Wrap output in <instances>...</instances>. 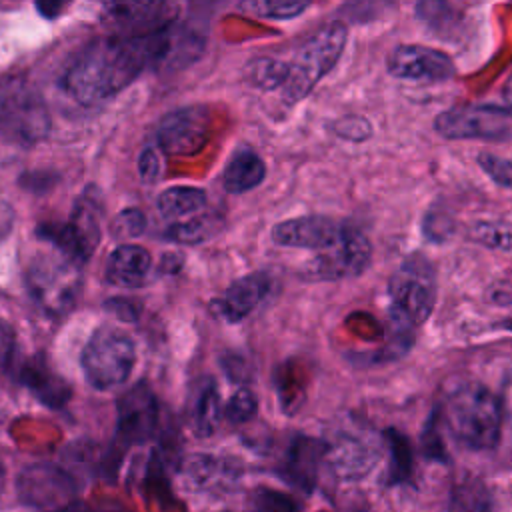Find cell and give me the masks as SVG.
I'll return each mask as SVG.
<instances>
[{"label":"cell","mask_w":512,"mask_h":512,"mask_svg":"<svg viewBox=\"0 0 512 512\" xmlns=\"http://www.w3.org/2000/svg\"><path fill=\"white\" fill-rule=\"evenodd\" d=\"M348 40V28L336 20L318 30L300 46L294 60L288 64V78L282 86L286 102L294 104L308 96L314 86L336 66Z\"/></svg>","instance_id":"obj_5"},{"label":"cell","mask_w":512,"mask_h":512,"mask_svg":"<svg viewBox=\"0 0 512 512\" xmlns=\"http://www.w3.org/2000/svg\"><path fill=\"white\" fill-rule=\"evenodd\" d=\"M18 498L38 512H66L78 498L76 480L56 464L26 466L16 480Z\"/></svg>","instance_id":"obj_9"},{"label":"cell","mask_w":512,"mask_h":512,"mask_svg":"<svg viewBox=\"0 0 512 512\" xmlns=\"http://www.w3.org/2000/svg\"><path fill=\"white\" fill-rule=\"evenodd\" d=\"M224 416L218 388L212 382L200 386L190 410V424L198 436H210Z\"/></svg>","instance_id":"obj_23"},{"label":"cell","mask_w":512,"mask_h":512,"mask_svg":"<svg viewBox=\"0 0 512 512\" xmlns=\"http://www.w3.org/2000/svg\"><path fill=\"white\" fill-rule=\"evenodd\" d=\"M136 348L132 338L118 328H98L82 350L86 380L98 390H112L124 384L134 368Z\"/></svg>","instance_id":"obj_6"},{"label":"cell","mask_w":512,"mask_h":512,"mask_svg":"<svg viewBox=\"0 0 512 512\" xmlns=\"http://www.w3.org/2000/svg\"><path fill=\"white\" fill-rule=\"evenodd\" d=\"M158 424V402L146 384L132 386L118 400V434L128 444L146 442Z\"/></svg>","instance_id":"obj_15"},{"label":"cell","mask_w":512,"mask_h":512,"mask_svg":"<svg viewBox=\"0 0 512 512\" xmlns=\"http://www.w3.org/2000/svg\"><path fill=\"white\" fill-rule=\"evenodd\" d=\"M450 512H492V498L488 488L474 478L454 484L450 494Z\"/></svg>","instance_id":"obj_24"},{"label":"cell","mask_w":512,"mask_h":512,"mask_svg":"<svg viewBox=\"0 0 512 512\" xmlns=\"http://www.w3.org/2000/svg\"><path fill=\"white\" fill-rule=\"evenodd\" d=\"M212 132V118L204 106H186L166 114L158 124V146L172 156L200 152Z\"/></svg>","instance_id":"obj_11"},{"label":"cell","mask_w":512,"mask_h":512,"mask_svg":"<svg viewBox=\"0 0 512 512\" xmlns=\"http://www.w3.org/2000/svg\"><path fill=\"white\" fill-rule=\"evenodd\" d=\"M434 130L450 140H510L512 110L494 104H466L440 112Z\"/></svg>","instance_id":"obj_8"},{"label":"cell","mask_w":512,"mask_h":512,"mask_svg":"<svg viewBox=\"0 0 512 512\" xmlns=\"http://www.w3.org/2000/svg\"><path fill=\"white\" fill-rule=\"evenodd\" d=\"M28 290L50 314L68 312L80 294V264L64 254H38L28 268Z\"/></svg>","instance_id":"obj_7"},{"label":"cell","mask_w":512,"mask_h":512,"mask_svg":"<svg viewBox=\"0 0 512 512\" xmlns=\"http://www.w3.org/2000/svg\"><path fill=\"white\" fill-rule=\"evenodd\" d=\"M266 176V164L264 160L252 150V148H238L224 172H222V186L230 194H242L262 184Z\"/></svg>","instance_id":"obj_21"},{"label":"cell","mask_w":512,"mask_h":512,"mask_svg":"<svg viewBox=\"0 0 512 512\" xmlns=\"http://www.w3.org/2000/svg\"><path fill=\"white\" fill-rule=\"evenodd\" d=\"M372 258V244L366 234L344 224L340 236L324 250L316 252L308 272L314 280H340L362 274Z\"/></svg>","instance_id":"obj_10"},{"label":"cell","mask_w":512,"mask_h":512,"mask_svg":"<svg viewBox=\"0 0 512 512\" xmlns=\"http://www.w3.org/2000/svg\"><path fill=\"white\" fill-rule=\"evenodd\" d=\"M390 320L396 334H410L422 326L436 304V270L422 254L408 256L388 282Z\"/></svg>","instance_id":"obj_3"},{"label":"cell","mask_w":512,"mask_h":512,"mask_svg":"<svg viewBox=\"0 0 512 512\" xmlns=\"http://www.w3.org/2000/svg\"><path fill=\"white\" fill-rule=\"evenodd\" d=\"M478 164L498 186L512 190V160L494 156L490 152H480Z\"/></svg>","instance_id":"obj_32"},{"label":"cell","mask_w":512,"mask_h":512,"mask_svg":"<svg viewBox=\"0 0 512 512\" xmlns=\"http://www.w3.org/2000/svg\"><path fill=\"white\" fill-rule=\"evenodd\" d=\"M210 234H212V220L208 216H196L186 222L172 224L166 232V236L172 242H180V244H198V242H204Z\"/></svg>","instance_id":"obj_28"},{"label":"cell","mask_w":512,"mask_h":512,"mask_svg":"<svg viewBox=\"0 0 512 512\" xmlns=\"http://www.w3.org/2000/svg\"><path fill=\"white\" fill-rule=\"evenodd\" d=\"M308 8V2H272V0H260L246 4V10L254 12L260 18L270 20H290L302 14Z\"/></svg>","instance_id":"obj_30"},{"label":"cell","mask_w":512,"mask_h":512,"mask_svg":"<svg viewBox=\"0 0 512 512\" xmlns=\"http://www.w3.org/2000/svg\"><path fill=\"white\" fill-rule=\"evenodd\" d=\"M268 278L262 272H254L234 280L222 298L214 302L216 312L224 316L228 322H240L246 318L266 296L268 292Z\"/></svg>","instance_id":"obj_19"},{"label":"cell","mask_w":512,"mask_h":512,"mask_svg":"<svg viewBox=\"0 0 512 512\" xmlns=\"http://www.w3.org/2000/svg\"><path fill=\"white\" fill-rule=\"evenodd\" d=\"M50 132V112L32 80L12 74L0 80V136L12 144L34 146Z\"/></svg>","instance_id":"obj_4"},{"label":"cell","mask_w":512,"mask_h":512,"mask_svg":"<svg viewBox=\"0 0 512 512\" xmlns=\"http://www.w3.org/2000/svg\"><path fill=\"white\" fill-rule=\"evenodd\" d=\"M470 238L492 250H512V222L480 220L472 224Z\"/></svg>","instance_id":"obj_26"},{"label":"cell","mask_w":512,"mask_h":512,"mask_svg":"<svg viewBox=\"0 0 512 512\" xmlns=\"http://www.w3.org/2000/svg\"><path fill=\"white\" fill-rule=\"evenodd\" d=\"M152 258L148 250L138 244H122L110 256L106 264V278L124 288H134L148 276Z\"/></svg>","instance_id":"obj_20"},{"label":"cell","mask_w":512,"mask_h":512,"mask_svg":"<svg viewBox=\"0 0 512 512\" xmlns=\"http://www.w3.org/2000/svg\"><path fill=\"white\" fill-rule=\"evenodd\" d=\"M206 202L208 198L202 188L172 186L158 196L156 206L166 220H178V218H186L200 212L206 206Z\"/></svg>","instance_id":"obj_22"},{"label":"cell","mask_w":512,"mask_h":512,"mask_svg":"<svg viewBox=\"0 0 512 512\" xmlns=\"http://www.w3.org/2000/svg\"><path fill=\"white\" fill-rule=\"evenodd\" d=\"M174 6L162 2H114L102 8L100 20L112 36H146L166 30Z\"/></svg>","instance_id":"obj_13"},{"label":"cell","mask_w":512,"mask_h":512,"mask_svg":"<svg viewBox=\"0 0 512 512\" xmlns=\"http://www.w3.org/2000/svg\"><path fill=\"white\" fill-rule=\"evenodd\" d=\"M256 410H258L256 396L250 390L240 388L238 392L232 394V398L224 406V418L230 420L232 424H242V422H248L256 414Z\"/></svg>","instance_id":"obj_31"},{"label":"cell","mask_w":512,"mask_h":512,"mask_svg":"<svg viewBox=\"0 0 512 512\" xmlns=\"http://www.w3.org/2000/svg\"><path fill=\"white\" fill-rule=\"evenodd\" d=\"M388 448H390V468H388V482L400 484L410 478L412 472V452L408 440L398 430H386L384 434Z\"/></svg>","instance_id":"obj_25"},{"label":"cell","mask_w":512,"mask_h":512,"mask_svg":"<svg viewBox=\"0 0 512 512\" xmlns=\"http://www.w3.org/2000/svg\"><path fill=\"white\" fill-rule=\"evenodd\" d=\"M172 46L166 30L146 36H110L84 48L66 68L62 86L82 106H94L124 90L148 64L162 60Z\"/></svg>","instance_id":"obj_1"},{"label":"cell","mask_w":512,"mask_h":512,"mask_svg":"<svg viewBox=\"0 0 512 512\" xmlns=\"http://www.w3.org/2000/svg\"><path fill=\"white\" fill-rule=\"evenodd\" d=\"M12 222H14V210L10 202L0 194V240L12 230Z\"/></svg>","instance_id":"obj_36"},{"label":"cell","mask_w":512,"mask_h":512,"mask_svg":"<svg viewBox=\"0 0 512 512\" xmlns=\"http://www.w3.org/2000/svg\"><path fill=\"white\" fill-rule=\"evenodd\" d=\"M40 234L56 248V252L76 264H82L98 246V218L90 206L78 204L66 222L44 224Z\"/></svg>","instance_id":"obj_12"},{"label":"cell","mask_w":512,"mask_h":512,"mask_svg":"<svg viewBox=\"0 0 512 512\" xmlns=\"http://www.w3.org/2000/svg\"><path fill=\"white\" fill-rule=\"evenodd\" d=\"M144 228H146V216L138 208L122 210L112 222V232L118 238H136L142 234Z\"/></svg>","instance_id":"obj_34"},{"label":"cell","mask_w":512,"mask_h":512,"mask_svg":"<svg viewBox=\"0 0 512 512\" xmlns=\"http://www.w3.org/2000/svg\"><path fill=\"white\" fill-rule=\"evenodd\" d=\"M380 458L378 446L356 434H340L334 442L326 444L324 460L336 476L344 480L364 478Z\"/></svg>","instance_id":"obj_17"},{"label":"cell","mask_w":512,"mask_h":512,"mask_svg":"<svg viewBox=\"0 0 512 512\" xmlns=\"http://www.w3.org/2000/svg\"><path fill=\"white\" fill-rule=\"evenodd\" d=\"M252 512H298V504L286 492L258 488L252 498Z\"/></svg>","instance_id":"obj_29"},{"label":"cell","mask_w":512,"mask_h":512,"mask_svg":"<svg viewBox=\"0 0 512 512\" xmlns=\"http://www.w3.org/2000/svg\"><path fill=\"white\" fill-rule=\"evenodd\" d=\"M332 130L344 138V140H352V142H362L366 140L370 134H372V126L366 118L358 116V114H348V116H342L334 122Z\"/></svg>","instance_id":"obj_33"},{"label":"cell","mask_w":512,"mask_h":512,"mask_svg":"<svg viewBox=\"0 0 512 512\" xmlns=\"http://www.w3.org/2000/svg\"><path fill=\"white\" fill-rule=\"evenodd\" d=\"M450 432L472 450H490L500 440L502 406L482 384L468 382L452 390L444 402Z\"/></svg>","instance_id":"obj_2"},{"label":"cell","mask_w":512,"mask_h":512,"mask_svg":"<svg viewBox=\"0 0 512 512\" xmlns=\"http://www.w3.org/2000/svg\"><path fill=\"white\" fill-rule=\"evenodd\" d=\"M342 228L344 224H338L328 216L308 214V216H298V218H290L274 224L272 240L278 246L320 252L340 236Z\"/></svg>","instance_id":"obj_16"},{"label":"cell","mask_w":512,"mask_h":512,"mask_svg":"<svg viewBox=\"0 0 512 512\" xmlns=\"http://www.w3.org/2000/svg\"><path fill=\"white\" fill-rule=\"evenodd\" d=\"M326 456V444L316 440V438H308V436H298L292 440L284 464H282V474L284 478L310 492L316 486L318 480V470L320 464Z\"/></svg>","instance_id":"obj_18"},{"label":"cell","mask_w":512,"mask_h":512,"mask_svg":"<svg viewBox=\"0 0 512 512\" xmlns=\"http://www.w3.org/2000/svg\"><path fill=\"white\" fill-rule=\"evenodd\" d=\"M138 172L142 176V180L146 182H154L160 172H162V162H160V156L156 152V148L148 146L140 152V160H138Z\"/></svg>","instance_id":"obj_35"},{"label":"cell","mask_w":512,"mask_h":512,"mask_svg":"<svg viewBox=\"0 0 512 512\" xmlns=\"http://www.w3.org/2000/svg\"><path fill=\"white\" fill-rule=\"evenodd\" d=\"M502 96H504L506 108H508V110H512V74H510V78H508V80H506V84H504Z\"/></svg>","instance_id":"obj_38"},{"label":"cell","mask_w":512,"mask_h":512,"mask_svg":"<svg viewBox=\"0 0 512 512\" xmlns=\"http://www.w3.org/2000/svg\"><path fill=\"white\" fill-rule=\"evenodd\" d=\"M12 350V338H10V332L6 330L4 324H0V364L8 358Z\"/></svg>","instance_id":"obj_37"},{"label":"cell","mask_w":512,"mask_h":512,"mask_svg":"<svg viewBox=\"0 0 512 512\" xmlns=\"http://www.w3.org/2000/svg\"><path fill=\"white\" fill-rule=\"evenodd\" d=\"M288 78V64L276 58H256L250 62V82L262 90H276Z\"/></svg>","instance_id":"obj_27"},{"label":"cell","mask_w":512,"mask_h":512,"mask_svg":"<svg viewBox=\"0 0 512 512\" xmlns=\"http://www.w3.org/2000/svg\"><path fill=\"white\" fill-rule=\"evenodd\" d=\"M388 72L400 80L442 82L454 76L452 58L422 44H400L388 58Z\"/></svg>","instance_id":"obj_14"}]
</instances>
